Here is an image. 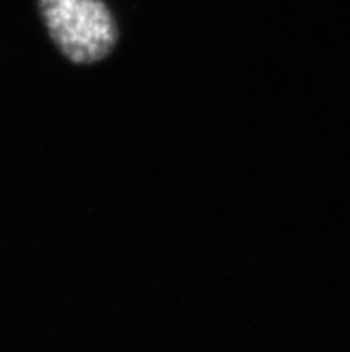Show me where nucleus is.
<instances>
[{
  "instance_id": "1",
  "label": "nucleus",
  "mask_w": 350,
  "mask_h": 352,
  "mask_svg": "<svg viewBox=\"0 0 350 352\" xmlns=\"http://www.w3.org/2000/svg\"><path fill=\"white\" fill-rule=\"evenodd\" d=\"M38 9L52 43L72 65H97L118 45V25L102 0H38Z\"/></svg>"
}]
</instances>
